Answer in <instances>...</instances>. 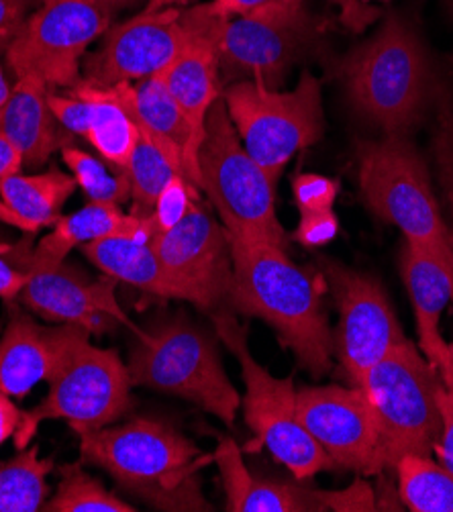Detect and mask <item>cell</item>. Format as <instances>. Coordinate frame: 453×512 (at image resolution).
Returning <instances> with one entry per match:
<instances>
[{
    "mask_svg": "<svg viewBox=\"0 0 453 512\" xmlns=\"http://www.w3.org/2000/svg\"><path fill=\"white\" fill-rule=\"evenodd\" d=\"M233 309L262 319L288 347L300 368L323 376L331 368L333 335L323 311L325 278L290 262L286 249L227 235Z\"/></svg>",
    "mask_w": 453,
    "mask_h": 512,
    "instance_id": "6da1fadb",
    "label": "cell"
},
{
    "mask_svg": "<svg viewBox=\"0 0 453 512\" xmlns=\"http://www.w3.org/2000/svg\"><path fill=\"white\" fill-rule=\"evenodd\" d=\"M80 437V462L105 470L121 490L166 512H209L200 472L213 455L166 421L137 417Z\"/></svg>",
    "mask_w": 453,
    "mask_h": 512,
    "instance_id": "7a4b0ae2",
    "label": "cell"
},
{
    "mask_svg": "<svg viewBox=\"0 0 453 512\" xmlns=\"http://www.w3.org/2000/svg\"><path fill=\"white\" fill-rule=\"evenodd\" d=\"M337 72L351 107L384 135H407L439 94L423 41L396 15L351 49Z\"/></svg>",
    "mask_w": 453,
    "mask_h": 512,
    "instance_id": "3957f363",
    "label": "cell"
},
{
    "mask_svg": "<svg viewBox=\"0 0 453 512\" xmlns=\"http://www.w3.org/2000/svg\"><path fill=\"white\" fill-rule=\"evenodd\" d=\"M127 370L133 386L188 400L227 427L235 423L241 396L225 374L217 339L186 317L162 319L149 331L143 329Z\"/></svg>",
    "mask_w": 453,
    "mask_h": 512,
    "instance_id": "277c9868",
    "label": "cell"
},
{
    "mask_svg": "<svg viewBox=\"0 0 453 512\" xmlns=\"http://www.w3.org/2000/svg\"><path fill=\"white\" fill-rule=\"evenodd\" d=\"M200 190L211 198L227 235L286 249L290 237L276 213L274 180L243 147L223 96L215 102L198 151Z\"/></svg>",
    "mask_w": 453,
    "mask_h": 512,
    "instance_id": "5b68a950",
    "label": "cell"
},
{
    "mask_svg": "<svg viewBox=\"0 0 453 512\" xmlns=\"http://www.w3.org/2000/svg\"><path fill=\"white\" fill-rule=\"evenodd\" d=\"M215 331L241 368L245 394L243 419L254 433L243 451L268 449L298 482L311 480L323 470L335 468L331 457L319 447L302 425L296 408L294 380L276 378L256 362L247 347L245 329L227 311L211 313Z\"/></svg>",
    "mask_w": 453,
    "mask_h": 512,
    "instance_id": "8992f818",
    "label": "cell"
},
{
    "mask_svg": "<svg viewBox=\"0 0 453 512\" xmlns=\"http://www.w3.org/2000/svg\"><path fill=\"white\" fill-rule=\"evenodd\" d=\"M441 382V374L411 339L396 345L366 374L360 388L374 413L382 470L394 468L402 455L433 451L441 431Z\"/></svg>",
    "mask_w": 453,
    "mask_h": 512,
    "instance_id": "52a82bcc",
    "label": "cell"
},
{
    "mask_svg": "<svg viewBox=\"0 0 453 512\" xmlns=\"http://www.w3.org/2000/svg\"><path fill=\"white\" fill-rule=\"evenodd\" d=\"M360 188L376 217L392 223L411 245L453 258L425 160L407 135H384L358 143Z\"/></svg>",
    "mask_w": 453,
    "mask_h": 512,
    "instance_id": "ba28073f",
    "label": "cell"
},
{
    "mask_svg": "<svg viewBox=\"0 0 453 512\" xmlns=\"http://www.w3.org/2000/svg\"><path fill=\"white\" fill-rule=\"evenodd\" d=\"M223 100L243 147L274 180L325 131L321 82L309 70L290 92L241 80L223 90Z\"/></svg>",
    "mask_w": 453,
    "mask_h": 512,
    "instance_id": "9c48e42d",
    "label": "cell"
},
{
    "mask_svg": "<svg viewBox=\"0 0 453 512\" xmlns=\"http://www.w3.org/2000/svg\"><path fill=\"white\" fill-rule=\"evenodd\" d=\"M131 388L121 355L115 349L92 345L86 333L49 380L47 396L23 415L13 437L17 449L31 445L43 421L64 419L78 435L113 425L131 411Z\"/></svg>",
    "mask_w": 453,
    "mask_h": 512,
    "instance_id": "30bf717a",
    "label": "cell"
},
{
    "mask_svg": "<svg viewBox=\"0 0 453 512\" xmlns=\"http://www.w3.org/2000/svg\"><path fill=\"white\" fill-rule=\"evenodd\" d=\"M209 19L223 84L260 80L278 88L290 68L319 47L323 35L319 21L305 9V0H280L247 15Z\"/></svg>",
    "mask_w": 453,
    "mask_h": 512,
    "instance_id": "8fae6325",
    "label": "cell"
},
{
    "mask_svg": "<svg viewBox=\"0 0 453 512\" xmlns=\"http://www.w3.org/2000/svg\"><path fill=\"white\" fill-rule=\"evenodd\" d=\"M113 15L92 0H43L5 51L15 78L37 76L49 88H74L92 41L103 37Z\"/></svg>",
    "mask_w": 453,
    "mask_h": 512,
    "instance_id": "7c38bea8",
    "label": "cell"
},
{
    "mask_svg": "<svg viewBox=\"0 0 453 512\" xmlns=\"http://www.w3.org/2000/svg\"><path fill=\"white\" fill-rule=\"evenodd\" d=\"M29 235L15 243L3 245L0 253L27 274V284L19 300L37 317L49 323L78 325L90 335H105L117 325L129 327L135 337L143 329L131 323L117 302V280L107 276L94 280L80 268L64 262H35L29 255Z\"/></svg>",
    "mask_w": 453,
    "mask_h": 512,
    "instance_id": "4fadbf2b",
    "label": "cell"
},
{
    "mask_svg": "<svg viewBox=\"0 0 453 512\" xmlns=\"http://www.w3.org/2000/svg\"><path fill=\"white\" fill-rule=\"evenodd\" d=\"M323 278L339 311L333 349L349 384L360 388L366 374L407 337L378 280L337 262L323 266Z\"/></svg>",
    "mask_w": 453,
    "mask_h": 512,
    "instance_id": "5bb4252c",
    "label": "cell"
},
{
    "mask_svg": "<svg viewBox=\"0 0 453 512\" xmlns=\"http://www.w3.org/2000/svg\"><path fill=\"white\" fill-rule=\"evenodd\" d=\"M151 247L184 300L209 313L229 300L233 260L227 231L200 200L176 227L151 237Z\"/></svg>",
    "mask_w": 453,
    "mask_h": 512,
    "instance_id": "9a60e30c",
    "label": "cell"
},
{
    "mask_svg": "<svg viewBox=\"0 0 453 512\" xmlns=\"http://www.w3.org/2000/svg\"><path fill=\"white\" fill-rule=\"evenodd\" d=\"M190 39L184 11H143L105 33L98 51L82 62V80L94 86L139 82L162 74Z\"/></svg>",
    "mask_w": 453,
    "mask_h": 512,
    "instance_id": "2e32d148",
    "label": "cell"
},
{
    "mask_svg": "<svg viewBox=\"0 0 453 512\" xmlns=\"http://www.w3.org/2000/svg\"><path fill=\"white\" fill-rule=\"evenodd\" d=\"M298 417L339 468L366 476L382 472L378 431L362 388L311 386L296 392Z\"/></svg>",
    "mask_w": 453,
    "mask_h": 512,
    "instance_id": "e0dca14e",
    "label": "cell"
},
{
    "mask_svg": "<svg viewBox=\"0 0 453 512\" xmlns=\"http://www.w3.org/2000/svg\"><path fill=\"white\" fill-rule=\"evenodd\" d=\"M88 331L78 325L49 327L13 309L0 339V392L23 398L39 382H49L70 349Z\"/></svg>",
    "mask_w": 453,
    "mask_h": 512,
    "instance_id": "ac0fdd59",
    "label": "cell"
},
{
    "mask_svg": "<svg viewBox=\"0 0 453 512\" xmlns=\"http://www.w3.org/2000/svg\"><path fill=\"white\" fill-rule=\"evenodd\" d=\"M184 19L190 25V39L176 60L158 76L184 111L196 137L203 141L207 117L223 96L219 51L211 31V19L200 5L184 11Z\"/></svg>",
    "mask_w": 453,
    "mask_h": 512,
    "instance_id": "d6986e66",
    "label": "cell"
},
{
    "mask_svg": "<svg viewBox=\"0 0 453 512\" xmlns=\"http://www.w3.org/2000/svg\"><path fill=\"white\" fill-rule=\"evenodd\" d=\"M400 268L413 302L419 347L441 374L449 366V343L441 335L439 321L447 302L453 300V258L405 243Z\"/></svg>",
    "mask_w": 453,
    "mask_h": 512,
    "instance_id": "ffe728a7",
    "label": "cell"
},
{
    "mask_svg": "<svg viewBox=\"0 0 453 512\" xmlns=\"http://www.w3.org/2000/svg\"><path fill=\"white\" fill-rule=\"evenodd\" d=\"M127 100L139 129L154 139L180 166L184 178L200 190V141L160 76L127 82Z\"/></svg>",
    "mask_w": 453,
    "mask_h": 512,
    "instance_id": "44dd1931",
    "label": "cell"
},
{
    "mask_svg": "<svg viewBox=\"0 0 453 512\" xmlns=\"http://www.w3.org/2000/svg\"><path fill=\"white\" fill-rule=\"evenodd\" d=\"M227 496L229 512H319L325 510L319 490L298 482L258 478L243 464V449L221 437L213 453Z\"/></svg>",
    "mask_w": 453,
    "mask_h": 512,
    "instance_id": "7402d4cb",
    "label": "cell"
},
{
    "mask_svg": "<svg viewBox=\"0 0 453 512\" xmlns=\"http://www.w3.org/2000/svg\"><path fill=\"white\" fill-rule=\"evenodd\" d=\"M49 90L52 88L37 76L17 78L5 115L0 119V133L23 153V166H43L64 145L62 125L47 102Z\"/></svg>",
    "mask_w": 453,
    "mask_h": 512,
    "instance_id": "603a6c76",
    "label": "cell"
},
{
    "mask_svg": "<svg viewBox=\"0 0 453 512\" xmlns=\"http://www.w3.org/2000/svg\"><path fill=\"white\" fill-rule=\"evenodd\" d=\"M156 229L149 217L127 215L119 204L92 202L72 215H62L54 229L41 237L37 245H29V255L35 262L58 264L68 258V253L90 241L111 235H133L151 241Z\"/></svg>",
    "mask_w": 453,
    "mask_h": 512,
    "instance_id": "cb8c5ba5",
    "label": "cell"
},
{
    "mask_svg": "<svg viewBox=\"0 0 453 512\" xmlns=\"http://www.w3.org/2000/svg\"><path fill=\"white\" fill-rule=\"evenodd\" d=\"M76 186L74 176L56 168L33 176L13 174L0 180V221L25 235L54 227Z\"/></svg>",
    "mask_w": 453,
    "mask_h": 512,
    "instance_id": "d4e9b609",
    "label": "cell"
},
{
    "mask_svg": "<svg viewBox=\"0 0 453 512\" xmlns=\"http://www.w3.org/2000/svg\"><path fill=\"white\" fill-rule=\"evenodd\" d=\"M82 253L90 264L117 282H125L158 298L184 300L147 239L111 235L82 245Z\"/></svg>",
    "mask_w": 453,
    "mask_h": 512,
    "instance_id": "484cf974",
    "label": "cell"
},
{
    "mask_svg": "<svg viewBox=\"0 0 453 512\" xmlns=\"http://www.w3.org/2000/svg\"><path fill=\"white\" fill-rule=\"evenodd\" d=\"M72 92L90 102L92 119L86 137L90 145L111 166L127 170L133 149L141 137V129L127 100V82L115 86H94L80 80Z\"/></svg>",
    "mask_w": 453,
    "mask_h": 512,
    "instance_id": "4316f807",
    "label": "cell"
},
{
    "mask_svg": "<svg viewBox=\"0 0 453 512\" xmlns=\"http://www.w3.org/2000/svg\"><path fill=\"white\" fill-rule=\"evenodd\" d=\"M398 496L413 512H453V474L429 455H402L396 466Z\"/></svg>",
    "mask_w": 453,
    "mask_h": 512,
    "instance_id": "83f0119b",
    "label": "cell"
},
{
    "mask_svg": "<svg viewBox=\"0 0 453 512\" xmlns=\"http://www.w3.org/2000/svg\"><path fill=\"white\" fill-rule=\"evenodd\" d=\"M54 462L39 455L37 445L0 464V512H37L47 498L45 478L52 474Z\"/></svg>",
    "mask_w": 453,
    "mask_h": 512,
    "instance_id": "f1b7e54d",
    "label": "cell"
},
{
    "mask_svg": "<svg viewBox=\"0 0 453 512\" xmlns=\"http://www.w3.org/2000/svg\"><path fill=\"white\" fill-rule=\"evenodd\" d=\"M131 182V215L149 217L156 207V200L172 178L182 176L180 166L168 153L141 131L127 166Z\"/></svg>",
    "mask_w": 453,
    "mask_h": 512,
    "instance_id": "f546056e",
    "label": "cell"
},
{
    "mask_svg": "<svg viewBox=\"0 0 453 512\" xmlns=\"http://www.w3.org/2000/svg\"><path fill=\"white\" fill-rule=\"evenodd\" d=\"M62 478L52 500H45L47 512H135L131 504L105 488L84 472L80 464H68L60 470Z\"/></svg>",
    "mask_w": 453,
    "mask_h": 512,
    "instance_id": "4dcf8cb0",
    "label": "cell"
},
{
    "mask_svg": "<svg viewBox=\"0 0 453 512\" xmlns=\"http://www.w3.org/2000/svg\"><path fill=\"white\" fill-rule=\"evenodd\" d=\"M62 160L70 168L76 184L92 202H111L121 204L131 200V182L127 170L113 168L103 158H96L92 153L68 145H62Z\"/></svg>",
    "mask_w": 453,
    "mask_h": 512,
    "instance_id": "1f68e13d",
    "label": "cell"
},
{
    "mask_svg": "<svg viewBox=\"0 0 453 512\" xmlns=\"http://www.w3.org/2000/svg\"><path fill=\"white\" fill-rule=\"evenodd\" d=\"M198 200L200 198H198V188L196 186H192L182 176L172 178L170 184L158 196L156 207L149 215L151 225H154L156 233H164V231L176 227L188 215V211L192 209V204L198 202Z\"/></svg>",
    "mask_w": 453,
    "mask_h": 512,
    "instance_id": "d6a6232c",
    "label": "cell"
},
{
    "mask_svg": "<svg viewBox=\"0 0 453 512\" xmlns=\"http://www.w3.org/2000/svg\"><path fill=\"white\" fill-rule=\"evenodd\" d=\"M439 102V127L435 135V160L439 168V180L443 194L449 204V213L453 221V96L437 94ZM451 247H453V227L449 229Z\"/></svg>",
    "mask_w": 453,
    "mask_h": 512,
    "instance_id": "836d02e7",
    "label": "cell"
},
{
    "mask_svg": "<svg viewBox=\"0 0 453 512\" xmlns=\"http://www.w3.org/2000/svg\"><path fill=\"white\" fill-rule=\"evenodd\" d=\"M339 182L321 174H298L292 180V194L300 213L331 211Z\"/></svg>",
    "mask_w": 453,
    "mask_h": 512,
    "instance_id": "e575fe53",
    "label": "cell"
},
{
    "mask_svg": "<svg viewBox=\"0 0 453 512\" xmlns=\"http://www.w3.org/2000/svg\"><path fill=\"white\" fill-rule=\"evenodd\" d=\"M319 496L325 510H335V512L380 510V502L376 500L374 488L362 478H356L343 490H319Z\"/></svg>",
    "mask_w": 453,
    "mask_h": 512,
    "instance_id": "d590c367",
    "label": "cell"
},
{
    "mask_svg": "<svg viewBox=\"0 0 453 512\" xmlns=\"http://www.w3.org/2000/svg\"><path fill=\"white\" fill-rule=\"evenodd\" d=\"M47 102H49V109H52L54 117L62 125V129H66L78 137H88L92 111H90V102L86 98H82L74 92L72 94H56L49 90Z\"/></svg>",
    "mask_w": 453,
    "mask_h": 512,
    "instance_id": "8d00e7d4",
    "label": "cell"
},
{
    "mask_svg": "<svg viewBox=\"0 0 453 512\" xmlns=\"http://www.w3.org/2000/svg\"><path fill=\"white\" fill-rule=\"evenodd\" d=\"M339 233V221L331 211H317V213H300L298 227L292 235L296 243L307 249L323 247L331 243Z\"/></svg>",
    "mask_w": 453,
    "mask_h": 512,
    "instance_id": "74e56055",
    "label": "cell"
},
{
    "mask_svg": "<svg viewBox=\"0 0 453 512\" xmlns=\"http://www.w3.org/2000/svg\"><path fill=\"white\" fill-rule=\"evenodd\" d=\"M437 408L441 417V431L433 453L437 455L439 464L453 474V390L443 382L437 388Z\"/></svg>",
    "mask_w": 453,
    "mask_h": 512,
    "instance_id": "f35d334b",
    "label": "cell"
},
{
    "mask_svg": "<svg viewBox=\"0 0 453 512\" xmlns=\"http://www.w3.org/2000/svg\"><path fill=\"white\" fill-rule=\"evenodd\" d=\"M37 0H0V54H5L29 19Z\"/></svg>",
    "mask_w": 453,
    "mask_h": 512,
    "instance_id": "ab89813d",
    "label": "cell"
},
{
    "mask_svg": "<svg viewBox=\"0 0 453 512\" xmlns=\"http://www.w3.org/2000/svg\"><path fill=\"white\" fill-rule=\"evenodd\" d=\"M274 3H280V0H213L211 5H200V7H203V11L213 19H231V17L260 11Z\"/></svg>",
    "mask_w": 453,
    "mask_h": 512,
    "instance_id": "60d3db41",
    "label": "cell"
},
{
    "mask_svg": "<svg viewBox=\"0 0 453 512\" xmlns=\"http://www.w3.org/2000/svg\"><path fill=\"white\" fill-rule=\"evenodd\" d=\"M27 284V274L0 253V298L13 302Z\"/></svg>",
    "mask_w": 453,
    "mask_h": 512,
    "instance_id": "b9f144b4",
    "label": "cell"
},
{
    "mask_svg": "<svg viewBox=\"0 0 453 512\" xmlns=\"http://www.w3.org/2000/svg\"><path fill=\"white\" fill-rule=\"evenodd\" d=\"M23 415L25 413L13 402V398L0 392V445L15 437Z\"/></svg>",
    "mask_w": 453,
    "mask_h": 512,
    "instance_id": "7bdbcfd3",
    "label": "cell"
},
{
    "mask_svg": "<svg viewBox=\"0 0 453 512\" xmlns=\"http://www.w3.org/2000/svg\"><path fill=\"white\" fill-rule=\"evenodd\" d=\"M23 168V153L0 133V180L19 174Z\"/></svg>",
    "mask_w": 453,
    "mask_h": 512,
    "instance_id": "ee69618b",
    "label": "cell"
},
{
    "mask_svg": "<svg viewBox=\"0 0 453 512\" xmlns=\"http://www.w3.org/2000/svg\"><path fill=\"white\" fill-rule=\"evenodd\" d=\"M92 3L100 5L103 9H107L111 15L123 11V9H129V7H135L137 3H141V0H92Z\"/></svg>",
    "mask_w": 453,
    "mask_h": 512,
    "instance_id": "f6af8a7d",
    "label": "cell"
},
{
    "mask_svg": "<svg viewBox=\"0 0 453 512\" xmlns=\"http://www.w3.org/2000/svg\"><path fill=\"white\" fill-rule=\"evenodd\" d=\"M11 92H13V88L9 86V80H7L5 70H3V64H0V119H3V115H5V109L9 105Z\"/></svg>",
    "mask_w": 453,
    "mask_h": 512,
    "instance_id": "bcb514c9",
    "label": "cell"
},
{
    "mask_svg": "<svg viewBox=\"0 0 453 512\" xmlns=\"http://www.w3.org/2000/svg\"><path fill=\"white\" fill-rule=\"evenodd\" d=\"M180 3H186V0H147L145 11H162V9L180 5Z\"/></svg>",
    "mask_w": 453,
    "mask_h": 512,
    "instance_id": "7dc6e473",
    "label": "cell"
},
{
    "mask_svg": "<svg viewBox=\"0 0 453 512\" xmlns=\"http://www.w3.org/2000/svg\"><path fill=\"white\" fill-rule=\"evenodd\" d=\"M441 380L447 388L453 390V345L449 343V366L441 372Z\"/></svg>",
    "mask_w": 453,
    "mask_h": 512,
    "instance_id": "c3c4849f",
    "label": "cell"
},
{
    "mask_svg": "<svg viewBox=\"0 0 453 512\" xmlns=\"http://www.w3.org/2000/svg\"><path fill=\"white\" fill-rule=\"evenodd\" d=\"M445 3V7H447V11L451 13V17H453V0H443Z\"/></svg>",
    "mask_w": 453,
    "mask_h": 512,
    "instance_id": "681fc988",
    "label": "cell"
},
{
    "mask_svg": "<svg viewBox=\"0 0 453 512\" xmlns=\"http://www.w3.org/2000/svg\"><path fill=\"white\" fill-rule=\"evenodd\" d=\"M360 3H370V0H360ZM382 3H388V0H382Z\"/></svg>",
    "mask_w": 453,
    "mask_h": 512,
    "instance_id": "f907efd6",
    "label": "cell"
}]
</instances>
